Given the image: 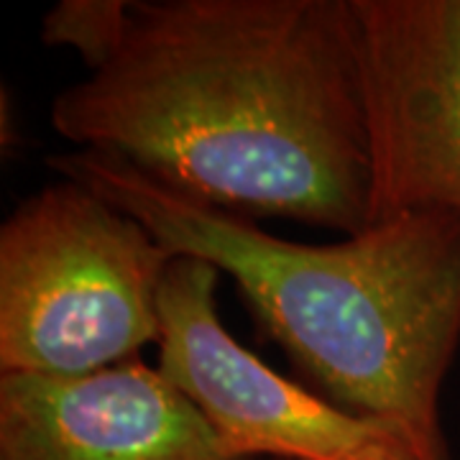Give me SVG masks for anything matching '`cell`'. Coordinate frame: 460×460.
I'll list each match as a JSON object with an SVG mask.
<instances>
[{
    "label": "cell",
    "mask_w": 460,
    "mask_h": 460,
    "mask_svg": "<svg viewBox=\"0 0 460 460\" xmlns=\"http://www.w3.org/2000/svg\"><path fill=\"white\" fill-rule=\"evenodd\" d=\"M172 251L84 184L26 198L0 228V374L80 376L159 343Z\"/></svg>",
    "instance_id": "obj_3"
},
{
    "label": "cell",
    "mask_w": 460,
    "mask_h": 460,
    "mask_svg": "<svg viewBox=\"0 0 460 460\" xmlns=\"http://www.w3.org/2000/svg\"><path fill=\"white\" fill-rule=\"evenodd\" d=\"M47 164L144 223L172 256L228 274L317 394L402 432L417 460H450L440 394L460 348V213H404L313 246L115 154L77 148Z\"/></svg>",
    "instance_id": "obj_2"
},
{
    "label": "cell",
    "mask_w": 460,
    "mask_h": 460,
    "mask_svg": "<svg viewBox=\"0 0 460 460\" xmlns=\"http://www.w3.org/2000/svg\"><path fill=\"white\" fill-rule=\"evenodd\" d=\"M128 0H62L41 21L49 47L75 49L87 69H98L120 39Z\"/></svg>",
    "instance_id": "obj_7"
},
{
    "label": "cell",
    "mask_w": 460,
    "mask_h": 460,
    "mask_svg": "<svg viewBox=\"0 0 460 460\" xmlns=\"http://www.w3.org/2000/svg\"><path fill=\"white\" fill-rule=\"evenodd\" d=\"M217 279L202 259L169 263L156 366L202 411L230 460H417L402 432L335 407L238 343L217 314Z\"/></svg>",
    "instance_id": "obj_4"
},
{
    "label": "cell",
    "mask_w": 460,
    "mask_h": 460,
    "mask_svg": "<svg viewBox=\"0 0 460 460\" xmlns=\"http://www.w3.org/2000/svg\"><path fill=\"white\" fill-rule=\"evenodd\" d=\"M0 460H230L202 411L141 358L80 376L0 374Z\"/></svg>",
    "instance_id": "obj_6"
},
{
    "label": "cell",
    "mask_w": 460,
    "mask_h": 460,
    "mask_svg": "<svg viewBox=\"0 0 460 460\" xmlns=\"http://www.w3.org/2000/svg\"><path fill=\"white\" fill-rule=\"evenodd\" d=\"M49 120L228 213L368 228L350 0H128L113 51Z\"/></svg>",
    "instance_id": "obj_1"
},
{
    "label": "cell",
    "mask_w": 460,
    "mask_h": 460,
    "mask_svg": "<svg viewBox=\"0 0 460 460\" xmlns=\"http://www.w3.org/2000/svg\"><path fill=\"white\" fill-rule=\"evenodd\" d=\"M368 141V226L460 213V0H350Z\"/></svg>",
    "instance_id": "obj_5"
}]
</instances>
